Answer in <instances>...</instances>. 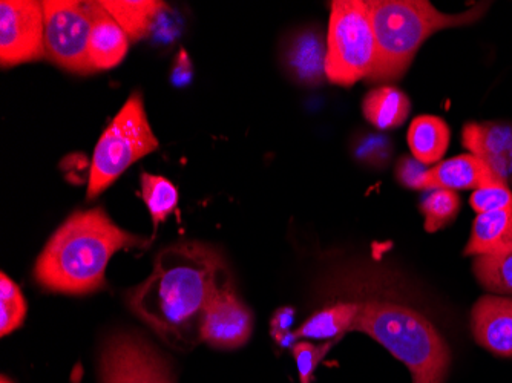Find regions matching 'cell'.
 Wrapping results in <instances>:
<instances>
[{
  "instance_id": "22",
  "label": "cell",
  "mask_w": 512,
  "mask_h": 383,
  "mask_svg": "<svg viewBox=\"0 0 512 383\" xmlns=\"http://www.w3.org/2000/svg\"><path fill=\"white\" fill-rule=\"evenodd\" d=\"M140 183H142L143 201L151 213L154 232H157L158 226L165 223L172 213L177 212V187L168 178L148 174V172H143Z\"/></svg>"
},
{
  "instance_id": "23",
  "label": "cell",
  "mask_w": 512,
  "mask_h": 383,
  "mask_svg": "<svg viewBox=\"0 0 512 383\" xmlns=\"http://www.w3.org/2000/svg\"><path fill=\"white\" fill-rule=\"evenodd\" d=\"M419 209L424 215L425 230L430 233L439 232L456 220L460 210V198L454 190H428Z\"/></svg>"
},
{
  "instance_id": "3",
  "label": "cell",
  "mask_w": 512,
  "mask_h": 383,
  "mask_svg": "<svg viewBox=\"0 0 512 383\" xmlns=\"http://www.w3.org/2000/svg\"><path fill=\"white\" fill-rule=\"evenodd\" d=\"M378 62L370 82L401 79L422 43L447 28L467 27L485 16L490 4H479L465 13L445 14L425 0H368Z\"/></svg>"
},
{
  "instance_id": "19",
  "label": "cell",
  "mask_w": 512,
  "mask_h": 383,
  "mask_svg": "<svg viewBox=\"0 0 512 383\" xmlns=\"http://www.w3.org/2000/svg\"><path fill=\"white\" fill-rule=\"evenodd\" d=\"M411 103L407 94L393 86H381L365 95L362 112L371 125L382 131L404 125L410 115Z\"/></svg>"
},
{
  "instance_id": "27",
  "label": "cell",
  "mask_w": 512,
  "mask_h": 383,
  "mask_svg": "<svg viewBox=\"0 0 512 383\" xmlns=\"http://www.w3.org/2000/svg\"><path fill=\"white\" fill-rule=\"evenodd\" d=\"M428 172L430 167L414 157H402L396 164V180L407 189L427 190Z\"/></svg>"
},
{
  "instance_id": "14",
  "label": "cell",
  "mask_w": 512,
  "mask_h": 383,
  "mask_svg": "<svg viewBox=\"0 0 512 383\" xmlns=\"http://www.w3.org/2000/svg\"><path fill=\"white\" fill-rule=\"evenodd\" d=\"M91 14V37H89V60L94 71L119 66L129 50L128 34L100 2H86Z\"/></svg>"
},
{
  "instance_id": "7",
  "label": "cell",
  "mask_w": 512,
  "mask_h": 383,
  "mask_svg": "<svg viewBox=\"0 0 512 383\" xmlns=\"http://www.w3.org/2000/svg\"><path fill=\"white\" fill-rule=\"evenodd\" d=\"M46 57L69 73H96L89 60L91 14L86 2H42Z\"/></svg>"
},
{
  "instance_id": "21",
  "label": "cell",
  "mask_w": 512,
  "mask_h": 383,
  "mask_svg": "<svg viewBox=\"0 0 512 383\" xmlns=\"http://www.w3.org/2000/svg\"><path fill=\"white\" fill-rule=\"evenodd\" d=\"M473 272L488 292L512 295V244L491 255L476 256Z\"/></svg>"
},
{
  "instance_id": "5",
  "label": "cell",
  "mask_w": 512,
  "mask_h": 383,
  "mask_svg": "<svg viewBox=\"0 0 512 383\" xmlns=\"http://www.w3.org/2000/svg\"><path fill=\"white\" fill-rule=\"evenodd\" d=\"M140 92L129 95L119 114L106 128L94 149L89 171L88 200L105 192L126 169L158 149Z\"/></svg>"
},
{
  "instance_id": "8",
  "label": "cell",
  "mask_w": 512,
  "mask_h": 383,
  "mask_svg": "<svg viewBox=\"0 0 512 383\" xmlns=\"http://www.w3.org/2000/svg\"><path fill=\"white\" fill-rule=\"evenodd\" d=\"M46 56L42 2L2 0L0 63L4 68L36 62Z\"/></svg>"
},
{
  "instance_id": "20",
  "label": "cell",
  "mask_w": 512,
  "mask_h": 383,
  "mask_svg": "<svg viewBox=\"0 0 512 383\" xmlns=\"http://www.w3.org/2000/svg\"><path fill=\"white\" fill-rule=\"evenodd\" d=\"M359 302H339L324 308L310 316L298 330L296 339H315V341H335L341 339L347 331H352L353 322L358 315Z\"/></svg>"
},
{
  "instance_id": "1",
  "label": "cell",
  "mask_w": 512,
  "mask_h": 383,
  "mask_svg": "<svg viewBox=\"0 0 512 383\" xmlns=\"http://www.w3.org/2000/svg\"><path fill=\"white\" fill-rule=\"evenodd\" d=\"M220 253L203 243H178L158 253L154 270L131 290L129 307L166 344L189 350L215 293L229 282Z\"/></svg>"
},
{
  "instance_id": "12",
  "label": "cell",
  "mask_w": 512,
  "mask_h": 383,
  "mask_svg": "<svg viewBox=\"0 0 512 383\" xmlns=\"http://www.w3.org/2000/svg\"><path fill=\"white\" fill-rule=\"evenodd\" d=\"M471 331L480 347L499 357H512V298H480L471 311Z\"/></svg>"
},
{
  "instance_id": "4",
  "label": "cell",
  "mask_w": 512,
  "mask_h": 383,
  "mask_svg": "<svg viewBox=\"0 0 512 383\" xmlns=\"http://www.w3.org/2000/svg\"><path fill=\"white\" fill-rule=\"evenodd\" d=\"M352 331H362L387 348L413 383H444L451 353L445 339L419 311L391 301L359 302Z\"/></svg>"
},
{
  "instance_id": "16",
  "label": "cell",
  "mask_w": 512,
  "mask_h": 383,
  "mask_svg": "<svg viewBox=\"0 0 512 383\" xmlns=\"http://www.w3.org/2000/svg\"><path fill=\"white\" fill-rule=\"evenodd\" d=\"M512 244V206L493 212L477 213L465 256H483L499 252Z\"/></svg>"
},
{
  "instance_id": "25",
  "label": "cell",
  "mask_w": 512,
  "mask_h": 383,
  "mask_svg": "<svg viewBox=\"0 0 512 383\" xmlns=\"http://www.w3.org/2000/svg\"><path fill=\"white\" fill-rule=\"evenodd\" d=\"M338 341L339 339H335V341L327 342L324 345H313L310 342L301 341L293 345V356H295L301 383H312L316 368L324 361L325 354L329 353Z\"/></svg>"
},
{
  "instance_id": "2",
  "label": "cell",
  "mask_w": 512,
  "mask_h": 383,
  "mask_svg": "<svg viewBox=\"0 0 512 383\" xmlns=\"http://www.w3.org/2000/svg\"><path fill=\"white\" fill-rule=\"evenodd\" d=\"M148 246L145 239L120 229L102 207L74 213L48 241L34 278L51 292L86 295L106 287V267L119 250Z\"/></svg>"
},
{
  "instance_id": "17",
  "label": "cell",
  "mask_w": 512,
  "mask_h": 383,
  "mask_svg": "<svg viewBox=\"0 0 512 383\" xmlns=\"http://www.w3.org/2000/svg\"><path fill=\"white\" fill-rule=\"evenodd\" d=\"M411 154L425 166L439 163L450 146L451 132L445 120L436 115H419L408 129Z\"/></svg>"
},
{
  "instance_id": "29",
  "label": "cell",
  "mask_w": 512,
  "mask_h": 383,
  "mask_svg": "<svg viewBox=\"0 0 512 383\" xmlns=\"http://www.w3.org/2000/svg\"><path fill=\"white\" fill-rule=\"evenodd\" d=\"M192 77H194V65H192L186 50L181 48L178 51L177 59H175L174 68H172V85L177 86V88H184L192 82Z\"/></svg>"
},
{
  "instance_id": "18",
  "label": "cell",
  "mask_w": 512,
  "mask_h": 383,
  "mask_svg": "<svg viewBox=\"0 0 512 383\" xmlns=\"http://www.w3.org/2000/svg\"><path fill=\"white\" fill-rule=\"evenodd\" d=\"M100 4L134 43L151 34L157 17L166 8L163 2L155 0H103Z\"/></svg>"
},
{
  "instance_id": "9",
  "label": "cell",
  "mask_w": 512,
  "mask_h": 383,
  "mask_svg": "<svg viewBox=\"0 0 512 383\" xmlns=\"http://www.w3.org/2000/svg\"><path fill=\"white\" fill-rule=\"evenodd\" d=\"M103 383H175L165 359L137 334L109 339L102 356Z\"/></svg>"
},
{
  "instance_id": "13",
  "label": "cell",
  "mask_w": 512,
  "mask_h": 383,
  "mask_svg": "<svg viewBox=\"0 0 512 383\" xmlns=\"http://www.w3.org/2000/svg\"><path fill=\"white\" fill-rule=\"evenodd\" d=\"M283 59L290 77L301 85L318 86L327 79V42L318 28L293 33L284 46Z\"/></svg>"
},
{
  "instance_id": "24",
  "label": "cell",
  "mask_w": 512,
  "mask_h": 383,
  "mask_svg": "<svg viewBox=\"0 0 512 383\" xmlns=\"http://www.w3.org/2000/svg\"><path fill=\"white\" fill-rule=\"evenodd\" d=\"M27 302L19 287L5 273L0 276V334L7 336L22 325Z\"/></svg>"
},
{
  "instance_id": "30",
  "label": "cell",
  "mask_w": 512,
  "mask_h": 383,
  "mask_svg": "<svg viewBox=\"0 0 512 383\" xmlns=\"http://www.w3.org/2000/svg\"><path fill=\"white\" fill-rule=\"evenodd\" d=\"M2 383H11V382H8L7 377L4 376V377H2Z\"/></svg>"
},
{
  "instance_id": "6",
  "label": "cell",
  "mask_w": 512,
  "mask_h": 383,
  "mask_svg": "<svg viewBox=\"0 0 512 383\" xmlns=\"http://www.w3.org/2000/svg\"><path fill=\"white\" fill-rule=\"evenodd\" d=\"M378 62V43L367 2L335 0L330 7L325 76L339 86L370 80Z\"/></svg>"
},
{
  "instance_id": "26",
  "label": "cell",
  "mask_w": 512,
  "mask_h": 383,
  "mask_svg": "<svg viewBox=\"0 0 512 383\" xmlns=\"http://www.w3.org/2000/svg\"><path fill=\"white\" fill-rule=\"evenodd\" d=\"M471 207L474 212L485 213L493 210L506 209L512 206V190L508 184L499 183L488 184L474 190L470 198Z\"/></svg>"
},
{
  "instance_id": "28",
  "label": "cell",
  "mask_w": 512,
  "mask_h": 383,
  "mask_svg": "<svg viewBox=\"0 0 512 383\" xmlns=\"http://www.w3.org/2000/svg\"><path fill=\"white\" fill-rule=\"evenodd\" d=\"M295 316V308L283 307L275 311V315L272 316V321H270V334H272L276 344L283 348L293 347L298 342L295 331H292Z\"/></svg>"
},
{
  "instance_id": "10",
  "label": "cell",
  "mask_w": 512,
  "mask_h": 383,
  "mask_svg": "<svg viewBox=\"0 0 512 383\" xmlns=\"http://www.w3.org/2000/svg\"><path fill=\"white\" fill-rule=\"evenodd\" d=\"M253 331V313L229 282L218 289L206 308L201 341L220 350L243 347Z\"/></svg>"
},
{
  "instance_id": "11",
  "label": "cell",
  "mask_w": 512,
  "mask_h": 383,
  "mask_svg": "<svg viewBox=\"0 0 512 383\" xmlns=\"http://www.w3.org/2000/svg\"><path fill=\"white\" fill-rule=\"evenodd\" d=\"M462 146L479 158L497 180L512 186V123H467L462 129Z\"/></svg>"
},
{
  "instance_id": "15",
  "label": "cell",
  "mask_w": 512,
  "mask_h": 383,
  "mask_svg": "<svg viewBox=\"0 0 512 383\" xmlns=\"http://www.w3.org/2000/svg\"><path fill=\"white\" fill-rule=\"evenodd\" d=\"M499 181L479 158L471 154H462L430 167L427 192L433 189H448L454 192L477 190Z\"/></svg>"
}]
</instances>
